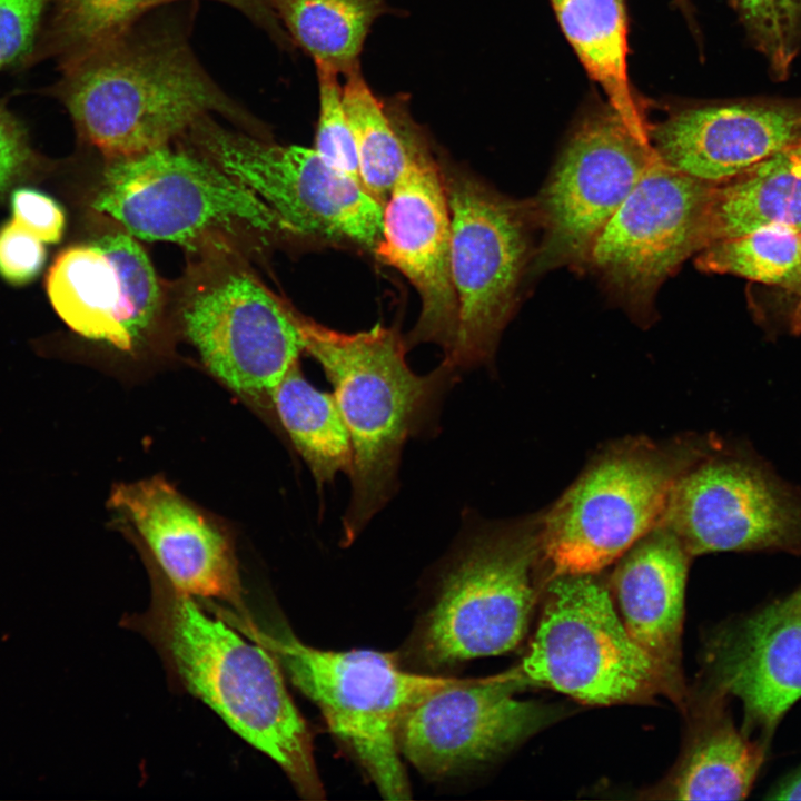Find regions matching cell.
I'll return each instance as SVG.
<instances>
[{"mask_svg": "<svg viewBox=\"0 0 801 801\" xmlns=\"http://www.w3.org/2000/svg\"><path fill=\"white\" fill-rule=\"evenodd\" d=\"M55 92L80 136L109 160L169 145L212 113L256 126L205 71L187 38L169 26L139 22L62 67Z\"/></svg>", "mask_w": 801, "mask_h": 801, "instance_id": "1", "label": "cell"}, {"mask_svg": "<svg viewBox=\"0 0 801 801\" xmlns=\"http://www.w3.org/2000/svg\"><path fill=\"white\" fill-rule=\"evenodd\" d=\"M295 316L304 350L334 387L352 442V496L343 518L350 543L392 498L405 443L435 417L456 372L442 363L426 375L414 373L406 342L393 328L346 334Z\"/></svg>", "mask_w": 801, "mask_h": 801, "instance_id": "2", "label": "cell"}, {"mask_svg": "<svg viewBox=\"0 0 801 801\" xmlns=\"http://www.w3.org/2000/svg\"><path fill=\"white\" fill-rule=\"evenodd\" d=\"M161 632L187 689L241 739L271 758L301 797L323 799L309 730L274 654L209 617L191 596L175 590L162 609Z\"/></svg>", "mask_w": 801, "mask_h": 801, "instance_id": "3", "label": "cell"}, {"mask_svg": "<svg viewBox=\"0 0 801 801\" xmlns=\"http://www.w3.org/2000/svg\"><path fill=\"white\" fill-rule=\"evenodd\" d=\"M92 206L135 238L194 253L233 254L288 234L246 185L192 149L169 145L109 160Z\"/></svg>", "mask_w": 801, "mask_h": 801, "instance_id": "4", "label": "cell"}, {"mask_svg": "<svg viewBox=\"0 0 801 801\" xmlns=\"http://www.w3.org/2000/svg\"><path fill=\"white\" fill-rule=\"evenodd\" d=\"M712 437L625 438L597 454L540 516L541 555L552 576L596 574L657 526L678 479Z\"/></svg>", "mask_w": 801, "mask_h": 801, "instance_id": "5", "label": "cell"}, {"mask_svg": "<svg viewBox=\"0 0 801 801\" xmlns=\"http://www.w3.org/2000/svg\"><path fill=\"white\" fill-rule=\"evenodd\" d=\"M249 632L318 705L330 731L349 748L382 797L408 799L411 788L397 740L399 723L416 702L461 679L408 672L389 653L327 651L291 635Z\"/></svg>", "mask_w": 801, "mask_h": 801, "instance_id": "6", "label": "cell"}, {"mask_svg": "<svg viewBox=\"0 0 801 801\" xmlns=\"http://www.w3.org/2000/svg\"><path fill=\"white\" fill-rule=\"evenodd\" d=\"M541 561L540 516L486 525L471 536L422 625V661L442 668L514 649L528 626Z\"/></svg>", "mask_w": 801, "mask_h": 801, "instance_id": "7", "label": "cell"}, {"mask_svg": "<svg viewBox=\"0 0 801 801\" xmlns=\"http://www.w3.org/2000/svg\"><path fill=\"white\" fill-rule=\"evenodd\" d=\"M451 212L452 281L457 327L444 364L453 370L488 362L516 304L535 250L533 204L507 198L469 171L439 161Z\"/></svg>", "mask_w": 801, "mask_h": 801, "instance_id": "8", "label": "cell"}, {"mask_svg": "<svg viewBox=\"0 0 801 801\" xmlns=\"http://www.w3.org/2000/svg\"><path fill=\"white\" fill-rule=\"evenodd\" d=\"M192 150L255 191L289 234L375 250L384 206L314 148L280 145L221 127L211 116L184 136Z\"/></svg>", "mask_w": 801, "mask_h": 801, "instance_id": "9", "label": "cell"}, {"mask_svg": "<svg viewBox=\"0 0 801 801\" xmlns=\"http://www.w3.org/2000/svg\"><path fill=\"white\" fill-rule=\"evenodd\" d=\"M595 574L552 576L535 635L515 668L526 684L592 704L631 701L662 685Z\"/></svg>", "mask_w": 801, "mask_h": 801, "instance_id": "10", "label": "cell"}, {"mask_svg": "<svg viewBox=\"0 0 801 801\" xmlns=\"http://www.w3.org/2000/svg\"><path fill=\"white\" fill-rule=\"evenodd\" d=\"M659 524L691 556L753 551L801 555V493L749 448L716 436L678 479Z\"/></svg>", "mask_w": 801, "mask_h": 801, "instance_id": "11", "label": "cell"}, {"mask_svg": "<svg viewBox=\"0 0 801 801\" xmlns=\"http://www.w3.org/2000/svg\"><path fill=\"white\" fill-rule=\"evenodd\" d=\"M654 154L650 138L635 132L612 108L587 117L573 132L533 204L543 237L532 269L543 273L587 265L597 236Z\"/></svg>", "mask_w": 801, "mask_h": 801, "instance_id": "12", "label": "cell"}, {"mask_svg": "<svg viewBox=\"0 0 801 801\" xmlns=\"http://www.w3.org/2000/svg\"><path fill=\"white\" fill-rule=\"evenodd\" d=\"M181 319L204 364L237 393L271 395L304 350L295 312L240 267L204 268Z\"/></svg>", "mask_w": 801, "mask_h": 801, "instance_id": "13", "label": "cell"}, {"mask_svg": "<svg viewBox=\"0 0 801 801\" xmlns=\"http://www.w3.org/2000/svg\"><path fill=\"white\" fill-rule=\"evenodd\" d=\"M712 187L670 167L654 154L597 236L587 265L629 306L647 307L663 280L703 249Z\"/></svg>", "mask_w": 801, "mask_h": 801, "instance_id": "14", "label": "cell"}, {"mask_svg": "<svg viewBox=\"0 0 801 801\" xmlns=\"http://www.w3.org/2000/svg\"><path fill=\"white\" fill-rule=\"evenodd\" d=\"M408 159L383 211L382 238L374 253L416 288L422 309L407 347L434 343L446 355L457 327L452 281L451 212L439 161L408 116Z\"/></svg>", "mask_w": 801, "mask_h": 801, "instance_id": "15", "label": "cell"}, {"mask_svg": "<svg viewBox=\"0 0 801 801\" xmlns=\"http://www.w3.org/2000/svg\"><path fill=\"white\" fill-rule=\"evenodd\" d=\"M523 685L514 669L429 693L399 723L400 754L432 778L498 756L552 721L550 709L516 699Z\"/></svg>", "mask_w": 801, "mask_h": 801, "instance_id": "16", "label": "cell"}, {"mask_svg": "<svg viewBox=\"0 0 801 801\" xmlns=\"http://www.w3.org/2000/svg\"><path fill=\"white\" fill-rule=\"evenodd\" d=\"M47 291L58 315L78 334L132 350L161 306V288L141 245L111 233L72 246L55 260Z\"/></svg>", "mask_w": 801, "mask_h": 801, "instance_id": "17", "label": "cell"}, {"mask_svg": "<svg viewBox=\"0 0 801 801\" xmlns=\"http://www.w3.org/2000/svg\"><path fill=\"white\" fill-rule=\"evenodd\" d=\"M715 694L738 698L743 729L767 745L801 699V586L784 599L722 626L710 640Z\"/></svg>", "mask_w": 801, "mask_h": 801, "instance_id": "18", "label": "cell"}, {"mask_svg": "<svg viewBox=\"0 0 801 801\" xmlns=\"http://www.w3.org/2000/svg\"><path fill=\"white\" fill-rule=\"evenodd\" d=\"M110 504L136 527L175 591L239 604L240 580L229 537L166 479L118 484Z\"/></svg>", "mask_w": 801, "mask_h": 801, "instance_id": "19", "label": "cell"}, {"mask_svg": "<svg viewBox=\"0 0 801 801\" xmlns=\"http://www.w3.org/2000/svg\"><path fill=\"white\" fill-rule=\"evenodd\" d=\"M670 167L719 184L801 141V107L744 101L683 110L650 129Z\"/></svg>", "mask_w": 801, "mask_h": 801, "instance_id": "20", "label": "cell"}, {"mask_svg": "<svg viewBox=\"0 0 801 801\" xmlns=\"http://www.w3.org/2000/svg\"><path fill=\"white\" fill-rule=\"evenodd\" d=\"M691 557L680 540L659 524L619 558L613 574L623 624L673 694L680 688V641Z\"/></svg>", "mask_w": 801, "mask_h": 801, "instance_id": "21", "label": "cell"}, {"mask_svg": "<svg viewBox=\"0 0 801 801\" xmlns=\"http://www.w3.org/2000/svg\"><path fill=\"white\" fill-rule=\"evenodd\" d=\"M773 225L801 229V152L794 146L729 180L713 184L703 249Z\"/></svg>", "mask_w": 801, "mask_h": 801, "instance_id": "22", "label": "cell"}, {"mask_svg": "<svg viewBox=\"0 0 801 801\" xmlns=\"http://www.w3.org/2000/svg\"><path fill=\"white\" fill-rule=\"evenodd\" d=\"M561 27L611 108L639 135L650 138L627 77L626 18L622 0H552Z\"/></svg>", "mask_w": 801, "mask_h": 801, "instance_id": "23", "label": "cell"}, {"mask_svg": "<svg viewBox=\"0 0 801 801\" xmlns=\"http://www.w3.org/2000/svg\"><path fill=\"white\" fill-rule=\"evenodd\" d=\"M767 745L718 710L673 774L668 792L679 800H742L758 777Z\"/></svg>", "mask_w": 801, "mask_h": 801, "instance_id": "24", "label": "cell"}, {"mask_svg": "<svg viewBox=\"0 0 801 801\" xmlns=\"http://www.w3.org/2000/svg\"><path fill=\"white\" fill-rule=\"evenodd\" d=\"M293 46L316 67L347 75L359 67V56L374 22L394 10L386 0H268Z\"/></svg>", "mask_w": 801, "mask_h": 801, "instance_id": "25", "label": "cell"}, {"mask_svg": "<svg viewBox=\"0 0 801 801\" xmlns=\"http://www.w3.org/2000/svg\"><path fill=\"white\" fill-rule=\"evenodd\" d=\"M278 419L318 487L350 474L353 447L333 394L313 386L295 363L270 395Z\"/></svg>", "mask_w": 801, "mask_h": 801, "instance_id": "26", "label": "cell"}, {"mask_svg": "<svg viewBox=\"0 0 801 801\" xmlns=\"http://www.w3.org/2000/svg\"><path fill=\"white\" fill-rule=\"evenodd\" d=\"M345 77L343 103L365 189L383 206L408 159L407 98L379 99L359 67Z\"/></svg>", "mask_w": 801, "mask_h": 801, "instance_id": "27", "label": "cell"}, {"mask_svg": "<svg viewBox=\"0 0 801 801\" xmlns=\"http://www.w3.org/2000/svg\"><path fill=\"white\" fill-rule=\"evenodd\" d=\"M698 267L731 274L795 295L792 333L801 332V239L798 229L773 225L713 243L700 251Z\"/></svg>", "mask_w": 801, "mask_h": 801, "instance_id": "28", "label": "cell"}, {"mask_svg": "<svg viewBox=\"0 0 801 801\" xmlns=\"http://www.w3.org/2000/svg\"><path fill=\"white\" fill-rule=\"evenodd\" d=\"M179 0H55L49 48L61 67L112 43L154 9Z\"/></svg>", "mask_w": 801, "mask_h": 801, "instance_id": "29", "label": "cell"}, {"mask_svg": "<svg viewBox=\"0 0 801 801\" xmlns=\"http://www.w3.org/2000/svg\"><path fill=\"white\" fill-rule=\"evenodd\" d=\"M758 50L772 72L784 78L801 37V0H734Z\"/></svg>", "mask_w": 801, "mask_h": 801, "instance_id": "30", "label": "cell"}, {"mask_svg": "<svg viewBox=\"0 0 801 801\" xmlns=\"http://www.w3.org/2000/svg\"><path fill=\"white\" fill-rule=\"evenodd\" d=\"M316 72L319 112L314 149L329 166L363 185L356 144L345 112L338 73L324 67H316Z\"/></svg>", "mask_w": 801, "mask_h": 801, "instance_id": "31", "label": "cell"}, {"mask_svg": "<svg viewBox=\"0 0 801 801\" xmlns=\"http://www.w3.org/2000/svg\"><path fill=\"white\" fill-rule=\"evenodd\" d=\"M48 0H0V70L31 50Z\"/></svg>", "mask_w": 801, "mask_h": 801, "instance_id": "32", "label": "cell"}, {"mask_svg": "<svg viewBox=\"0 0 801 801\" xmlns=\"http://www.w3.org/2000/svg\"><path fill=\"white\" fill-rule=\"evenodd\" d=\"M46 260L42 241L14 220L0 228V275L10 284L32 280Z\"/></svg>", "mask_w": 801, "mask_h": 801, "instance_id": "33", "label": "cell"}, {"mask_svg": "<svg viewBox=\"0 0 801 801\" xmlns=\"http://www.w3.org/2000/svg\"><path fill=\"white\" fill-rule=\"evenodd\" d=\"M13 220L42 243H57L65 229V214L49 196L32 189L12 194Z\"/></svg>", "mask_w": 801, "mask_h": 801, "instance_id": "34", "label": "cell"}, {"mask_svg": "<svg viewBox=\"0 0 801 801\" xmlns=\"http://www.w3.org/2000/svg\"><path fill=\"white\" fill-rule=\"evenodd\" d=\"M29 160L23 128L0 102V194L23 172Z\"/></svg>", "mask_w": 801, "mask_h": 801, "instance_id": "35", "label": "cell"}, {"mask_svg": "<svg viewBox=\"0 0 801 801\" xmlns=\"http://www.w3.org/2000/svg\"><path fill=\"white\" fill-rule=\"evenodd\" d=\"M237 9L258 27L265 29L269 36L284 48L293 46L289 37L275 16L268 0H214Z\"/></svg>", "mask_w": 801, "mask_h": 801, "instance_id": "36", "label": "cell"}, {"mask_svg": "<svg viewBox=\"0 0 801 801\" xmlns=\"http://www.w3.org/2000/svg\"><path fill=\"white\" fill-rule=\"evenodd\" d=\"M765 799L801 800V767L775 784Z\"/></svg>", "mask_w": 801, "mask_h": 801, "instance_id": "37", "label": "cell"}, {"mask_svg": "<svg viewBox=\"0 0 801 801\" xmlns=\"http://www.w3.org/2000/svg\"><path fill=\"white\" fill-rule=\"evenodd\" d=\"M794 147L801 152V141L799 144L794 145Z\"/></svg>", "mask_w": 801, "mask_h": 801, "instance_id": "38", "label": "cell"}, {"mask_svg": "<svg viewBox=\"0 0 801 801\" xmlns=\"http://www.w3.org/2000/svg\"><path fill=\"white\" fill-rule=\"evenodd\" d=\"M676 1H679V2H683V1H685V0H676Z\"/></svg>", "mask_w": 801, "mask_h": 801, "instance_id": "39", "label": "cell"}, {"mask_svg": "<svg viewBox=\"0 0 801 801\" xmlns=\"http://www.w3.org/2000/svg\"><path fill=\"white\" fill-rule=\"evenodd\" d=\"M799 233H800V239H801V229L799 230Z\"/></svg>", "mask_w": 801, "mask_h": 801, "instance_id": "40", "label": "cell"}]
</instances>
